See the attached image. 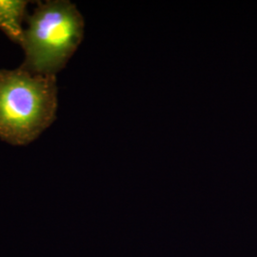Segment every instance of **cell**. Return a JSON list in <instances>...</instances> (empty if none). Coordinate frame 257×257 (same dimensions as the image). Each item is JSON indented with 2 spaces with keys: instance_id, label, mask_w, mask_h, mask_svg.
I'll use <instances>...</instances> for the list:
<instances>
[{
  "instance_id": "cell-1",
  "label": "cell",
  "mask_w": 257,
  "mask_h": 257,
  "mask_svg": "<svg viewBox=\"0 0 257 257\" xmlns=\"http://www.w3.org/2000/svg\"><path fill=\"white\" fill-rule=\"evenodd\" d=\"M57 86L53 75L22 69L0 71V138L23 146L55 121Z\"/></svg>"
},
{
  "instance_id": "cell-2",
  "label": "cell",
  "mask_w": 257,
  "mask_h": 257,
  "mask_svg": "<svg viewBox=\"0 0 257 257\" xmlns=\"http://www.w3.org/2000/svg\"><path fill=\"white\" fill-rule=\"evenodd\" d=\"M27 21L20 43L25 53L21 68L55 76L82 41L85 24L81 14L70 1L49 0L39 2Z\"/></svg>"
},
{
  "instance_id": "cell-3",
  "label": "cell",
  "mask_w": 257,
  "mask_h": 257,
  "mask_svg": "<svg viewBox=\"0 0 257 257\" xmlns=\"http://www.w3.org/2000/svg\"><path fill=\"white\" fill-rule=\"evenodd\" d=\"M27 4L22 0H0V30L15 43L22 41Z\"/></svg>"
}]
</instances>
